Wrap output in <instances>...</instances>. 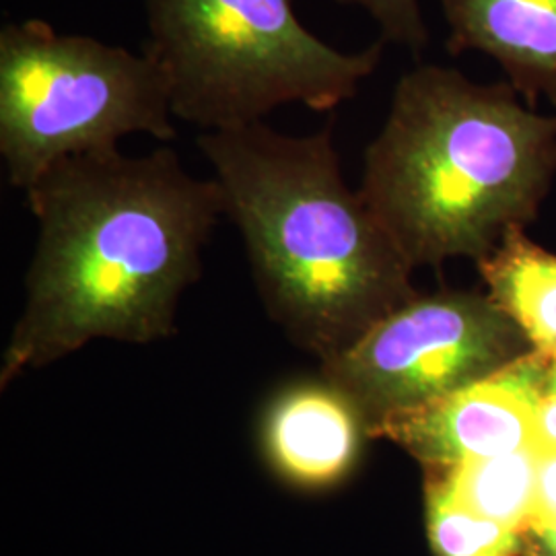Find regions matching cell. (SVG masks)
I'll return each instance as SVG.
<instances>
[{"mask_svg":"<svg viewBox=\"0 0 556 556\" xmlns=\"http://www.w3.org/2000/svg\"><path fill=\"white\" fill-rule=\"evenodd\" d=\"M38 239L0 386L93 340L149 344L176 332L223 217L219 186L178 153L118 149L68 157L25 190Z\"/></svg>","mask_w":556,"mask_h":556,"instance_id":"1","label":"cell"},{"mask_svg":"<svg viewBox=\"0 0 556 556\" xmlns=\"http://www.w3.org/2000/svg\"><path fill=\"white\" fill-rule=\"evenodd\" d=\"M197 144L260 299L299 349L332 358L417 295L415 266L344 179L332 126L285 135L256 122Z\"/></svg>","mask_w":556,"mask_h":556,"instance_id":"2","label":"cell"},{"mask_svg":"<svg viewBox=\"0 0 556 556\" xmlns=\"http://www.w3.org/2000/svg\"><path fill=\"white\" fill-rule=\"evenodd\" d=\"M555 178L556 114L509 83L418 64L397 79L358 190L418 268L491 256L536 219Z\"/></svg>","mask_w":556,"mask_h":556,"instance_id":"3","label":"cell"},{"mask_svg":"<svg viewBox=\"0 0 556 556\" xmlns=\"http://www.w3.org/2000/svg\"><path fill=\"white\" fill-rule=\"evenodd\" d=\"M174 118L202 132L264 122L285 105L314 112L353 100L386 41L342 52L312 34L295 0H142Z\"/></svg>","mask_w":556,"mask_h":556,"instance_id":"4","label":"cell"},{"mask_svg":"<svg viewBox=\"0 0 556 556\" xmlns=\"http://www.w3.org/2000/svg\"><path fill=\"white\" fill-rule=\"evenodd\" d=\"M169 87L147 52L60 34L41 20L0 29V157L25 192L59 161L118 149L130 135L178 137Z\"/></svg>","mask_w":556,"mask_h":556,"instance_id":"5","label":"cell"},{"mask_svg":"<svg viewBox=\"0 0 556 556\" xmlns=\"http://www.w3.org/2000/svg\"><path fill=\"white\" fill-rule=\"evenodd\" d=\"M526 337L491 295H415L357 342L321 361L319 376L378 429L392 415L447 396L521 357Z\"/></svg>","mask_w":556,"mask_h":556,"instance_id":"6","label":"cell"},{"mask_svg":"<svg viewBox=\"0 0 556 556\" xmlns=\"http://www.w3.org/2000/svg\"><path fill=\"white\" fill-rule=\"evenodd\" d=\"M548 371L551 358L521 355L447 396L381 420L378 431L443 468L526 450L534 445Z\"/></svg>","mask_w":556,"mask_h":556,"instance_id":"7","label":"cell"},{"mask_svg":"<svg viewBox=\"0 0 556 556\" xmlns=\"http://www.w3.org/2000/svg\"><path fill=\"white\" fill-rule=\"evenodd\" d=\"M438 2L452 54H486L519 96L556 108V0Z\"/></svg>","mask_w":556,"mask_h":556,"instance_id":"8","label":"cell"},{"mask_svg":"<svg viewBox=\"0 0 556 556\" xmlns=\"http://www.w3.org/2000/svg\"><path fill=\"white\" fill-rule=\"evenodd\" d=\"M363 418L330 381H301L278 392L264 418V441L278 475L299 486L337 482L357 456Z\"/></svg>","mask_w":556,"mask_h":556,"instance_id":"9","label":"cell"},{"mask_svg":"<svg viewBox=\"0 0 556 556\" xmlns=\"http://www.w3.org/2000/svg\"><path fill=\"white\" fill-rule=\"evenodd\" d=\"M489 295L540 355L556 357V254L514 231L478 262Z\"/></svg>","mask_w":556,"mask_h":556,"instance_id":"10","label":"cell"},{"mask_svg":"<svg viewBox=\"0 0 556 556\" xmlns=\"http://www.w3.org/2000/svg\"><path fill=\"white\" fill-rule=\"evenodd\" d=\"M538 459L534 445L495 457L468 459L447 468L435 482L445 497L464 509L519 530L530 526L536 501Z\"/></svg>","mask_w":556,"mask_h":556,"instance_id":"11","label":"cell"},{"mask_svg":"<svg viewBox=\"0 0 556 556\" xmlns=\"http://www.w3.org/2000/svg\"><path fill=\"white\" fill-rule=\"evenodd\" d=\"M429 534L439 556L507 555L517 546V530L477 516L431 489Z\"/></svg>","mask_w":556,"mask_h":556,"instance_id":"12","label":"cell"},{"mask_svg":"<svg viewBox=\"0 0 556 556\" xmlns=\"http://www.w3.org/2000/svg\"><path fill=\"white\" fill-rule=\"evenodd\" d=\"M365 11L379 27V40L420 54L429 43V27L420 0H334Z\"/></svg>","mask_w":556,"mask_h":556,"instance_id":"13","label":"cell"},{"mask_svg":"<svg viewBox=\"0 0 556 556\" xmlns=\"http://www.w3.org/2000/svg\"><path fill=\"white\" fill-rule=\"evenodd\" d=\"M556 521V454H542L538 459L536 501L530 528L538 530Z\"/></svg>","mask_w":556,"mask_h":556,"instance_id":"14","label":"cell"},{"mask_svg":"<svg viewBox=\"0 0 556 556\" xmlns=\"http://www.w3.org/2000/svg\"><path fill=\"white\" fill-rule=\"evenodd\" d=\"M534 447L542 454H556V392L546 390L534 420Z\"/></svg>","mask_w":556,"mask_h":556,"instance_id":"15","label":"cell"},{"mask_svg":"<svg viewBox=\"0 0 556 556\" xmlns=\"http://www.w3.org/2000/svg\"><path fill=\"white\" fill-rule=\"evenodd\" d=\"M534 532L540 538L542 555L556 556V521L551 523V526H542V528H538Z\"/></svg>","mask_w":556,"mask_h":556,"instance_id":"16","label":"cell"},{"mask_svg":"<svg viewBox=\"0 0 556 556\" xmlns=\"http://www.w3.org/2000/svg\"><path fill=\"white\" fill-rule=\"evenodd\" d=\"M548 390L556 392V357L551 358V371H548Z\"/></svg>","mask_w":556,"mask_h":556,"instance_id":"17","label":"cell"},{"mask_svg":"<svg viewBox=\"0 0 556 556\" xmlns=\"http://www.w3.org/2000/svg\"><path fill=\"white\" fill-rule=\"evenodd\" d=\"M491 556H505V555H491Z\"/></svg>","mask_w":556,"mask_h":556,"instance_id":"18","label":"cell"}]
</instances>
